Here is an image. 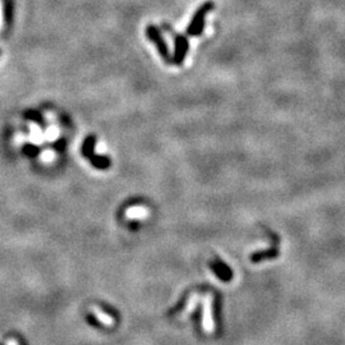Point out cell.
I'll return each mask as SVG.
<instances>
[{
	"label": "cell",
	"instance_id": "3",
	"mask_svg": "<svg viewBox=\"0 0 345 345\" xmlns=\"http://www.w3.org/2000/svg\"><path fill=\"white\" fill-rule=\"evenodd\" d=\"M146 35H147L148 40L156 46V49H158L159 54H160V56L162 58V60H165L166 64H171L170 50H169L168 44L165 41L160 28H158V27L154 26V24H148V26L146 27Z\"/></svg>",
	"mask_w": 345,
	"mask_h": 345
},
{
	"label": "cell",
	"instance_id": "6",
	"mask_svg": "<svg viewBox=\"0 0 345 345\" xmlns=\"http://www.w3.org/2000/svg\"><path fill=\"white\" fill-rule=\"evenodd\" d=\"M91 312L92 315L95 316L96 320L102 323L104 326H113L115 323V319L113 316H110L109 313H106L105 311H102L100 307L97 306H92L91 307Z\"/></svg>",
	"mask_w": 345,
	"mask_h": 345
},
{
	"label": "cell",
	"instance_id": "8",
	"mask_svg": "<svg viewBox=\"0 0 345 345\" xmlns=\"http://www.w3.org/2000/svg\"><path fill=\"white\" fill-rule=\"evenodd\" d=\"M54 159V154L51 151H45L43 154V160L44 161H51Z\"/></svg>",
	"mask_w": 345,
	"mask_h": 345
},
{
	"label": "cell",
	"instance_id": "4",
	"mask_svg": "<svg viewBox=\"0 0 345 345\" xmlns=\"http://www.w3.org/2000/svg\"><path fill=\"white\" fill-rule=\"evenodd\" d=\"M271 237H273V247L270 250L266 251H258V252H254L251 254V262L252 263H258L261 261L265 260H273V258H276V257L280 254V250H279V237L276 234L271 233Z\"/></svg>",
	"mask_w": 345,
	"mask_h": 345
},
{
	"label": "cell",
	"instance_id": "9",
	"mask_svg": "<svg viewBox=\"0 0 345 345\" xmlns=\"http://www.w3.org/2000/svg\"><path fill=\"white\" fill-rule=\"evenodd\" d=\"M5 345H20V344H18V342H17L16 339H8Z\"/></svg>",
	"mask_w": 345,
	"mask_h": 345
},
{
	"label": "cell",
	"instance_id": "2",
	"mask_svg": "<svg viewBox=\"0 0 345 345\" xmlns=\"http://www.w3.org/2000/svg\"><path fill=\"white\" fill-rule=\"evenodd\" d=\"M215 8V3L214 1H205L202 5L198 7V9L194 12V14L192 16V20L188 24L187 30H185V33L188 36L192 37H198L202 35L205 30V24H206V17L208 16L211 10Z\"/></svg>",
	"mask_w": 345,
	"mask_h": 345
},
{
	"label": "cell",
	"instance_id": "10",
	"mask_svg": "<svg viewBox=\"0 0 345 345\" xmlns=\"http://www.w3.org/2000/svg\"><path fill=\"white\" fill-rule=\"evenodd\" d=\"M3 27V12H1V3H0V30Z\"/></svg>",
	"mask_w": 345,
	"mask_h": 345
},
{
	"label": "cell",
	"instance_id": "1",
	"mask_svg": "<svg viewBox=\"0 0 345 345\" xmlns=\"http://www.w3.org/2000/svg\"><path fill=\"white\" fill-rule=\"evenodd\" d=\"M162 28L168 33H170V36L174 40V54L171 56V64L182 66L187 58L188 51H189V40L187 36L173 30V27L168 22L162 23Z\"/></svg>",
	"mask_w": 345,
	"mask_h": 345
},
{
	"label": "cell",
	"instance_id": "7",
	"mask_svg": "<svg viewBox=\"0 0 345 345\" xmlns=\"http://www.w3.org/2000/svg\"><path fill=\"white\" fill-rule=\"evenodd\" d=\"M187 298H188V294H184V296L182 297L181 302L178 303L177 306L173 307V308H171L170 311H169V315H175V313L179 312V311H181V309L183 308L184 304H185V302H187Z\"/></svg>",
	"mask_w": 345,
	"mask_h": 345
},
{
	"label": "cell",
	"instance_id": "5",
	"mask_svg": "<svg viewBox=\"0 0 345 345\" xmlns=\"http://www.w3.org/2000/svg\"><path fill=\"white\" fill-rule=\"evenodd\" d=\"M210 269L221 281L229 283L230 280L233 279V271H231L229 265H227V263L221 261L220 258H217V257L210 262Z\"/></svg>",
	"mask_w": 345,
	"mask_h": 345
}]
</instances>
